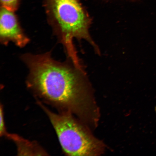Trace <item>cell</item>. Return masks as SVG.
Returning a JSON list of instances; mask_svg holds the SVG:
<instances>
[{
  "label": "cell",
  "instance_id": "3957f363",
  "mask_svg": "<svg viewBox=\"0 0 156 156\" xmlns=\"http://www.w3.org/2000/svg\"><path fill=\"white\" fill-rule=\"evenodd\" d=\"M51 122L64 153L70 156H91L98 154L101 145L76 119L73 114L51 112L38 101Z\"/></svg>",
  "mask_w": 156,
  "mask_h": 156
},
{
  "label": "cell",
  "instance_id": "ba28073f",
  "mask_svg": "<svg viewBox=\"0 0 156 156\" xmlns=\"http://www.w3.org/2000/svg\"><path fill=\"white\" fill-rule=\"evenodd\" d=\"M155 112H156V108H155Z\"/></svg>",
  "mask_w": 156,
  "mask_h": 156
},
{
  "label": "cell",
  "instance_id": "5b68a950",
  "mask_svg": "<svg viewBox=\"0 0 156 156\" xmlns=\"http://www.w3.org/2000/svg\"><path fill=\"white\" fill-rule=\"evenodd\" d=\"M6 137L14 142L16 146L18 155H48L45 150L36 142L30 141L15 134L8 133Z\"/></svg>",
  "mask_w": 156,
  "mask_h": 156
},
{
  "label": "cell",
  "instance_id": "277c9868",
  "mask_svg": "<svg viewBox=\"0 0 156 156\" xmlns=\"http://www.w3.org/2000/svg\"><path fill=\"white\" fill-rule=\"evenodd\" d=\"M0 41L5 45L12 42L20 48L24 47L30 41L21 28L14 12L2 7L1 9Z\"/></svg>",
  "mask_w": 156,
  "mask_h": 156
},
{
  "label": "cell",
  "instance_id": "7a4b0ae2",
  "mask_svg": "<svg viewBox=\"0 0 156 156\" xmlns=\"http://www.w3.org/2000/svg\"><path fill=\"white\" fill-rule=\"evenodd\" d=\"M49 24L76 67H82L78 57L74 38L87 41L96 48L89 32L90 20L78 0H44Z\"/></svg>",
  "mask_w": 156,
  "mask_h": 156
},
{
  "label": "cell",
  "instance_id": "6da1fadb",
  "mask_svg": "<svg viewBox=\"0 0 156 156\" xmlns=\"http://www.w3.org/2000/svg\"><path fill=\"white\" fill-rule=\"evenodd\" d=\"M29 70L27 83L35 95L60 112L81 114L84 84L83 70L55 60L50 52L23 54Z\"/></svg>",
  "mask_w": 156,
  "mask_h": 156
},
{
  "label": "cell",
  "instance_id": "8992f818",
  "mask_svg": "<svg viewBox=\"0 0 156 156\" xmlns=\"http://www.w3.org/2000/svg\"><path fill=\"white\" fill-rule=\"evenodd\" d=\"M2 7L11 11L16 10L19 5V0H1Z\"/></svg>",
  "mask_w": 156,
  "mask_h": 156
},
{
  "label": "cell",
  "instance_id": "52a82bcc",
  "mask_svg": "<svg viewBox=\"0 0 156 156\" xmlns=\"http://www.w3.org/2000/svg\"><path fill=\"white\" fill-rule=\"evenodd\" d=\"M5 123L4 115L3 108L2 105H1V112H0V136H6L8 134Z\"/></svg>",
  "mask_w": 156,
  "mask_h": 156
}]
</instances>
